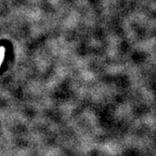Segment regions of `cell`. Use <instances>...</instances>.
I'll return each instance as SVG.
<instances>
[{
	"mask_svg": "<svg viewBox=\"0 0 156 156\" xmlns=\"http://www.w3.org/2000/svg\"><path fill=\"white\" fill-rule=\"evenodd\" d=\"M4 51H5V50L3 48H0V64H1V62H2L3 59H4V56H5Z\"/></svg>",
	"mask_w": 156,
	"mask_h": 156,
	"instance_id": "1",
	"label": "cell"
}]
</instances>
